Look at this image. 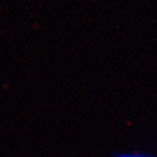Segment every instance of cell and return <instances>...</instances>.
I'll return each instance as SVG.
<instances>
[{
  "instance_id": "6da1fadb",
  "label": "cell",
  "mask_w": 157,
  "mask_h": 157,
  "mask_svg": "<svg viewBox=\"0 0 157 157\" xmlns=\"http://www.w3.org/2000/svg\"><path fill=\"white\" fill-rule=\"evenodd\" d=\"M113 157H156L147 153H129V152H119L115 153Z\"/></svg>"
}]
</instances>
